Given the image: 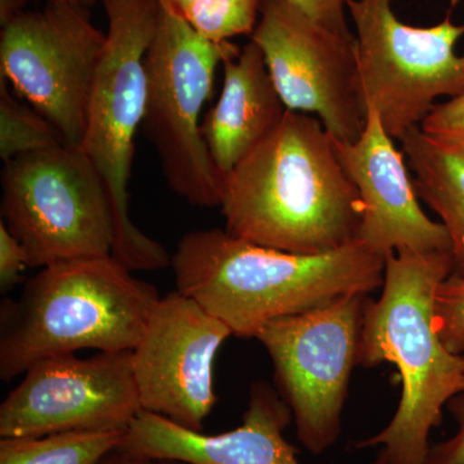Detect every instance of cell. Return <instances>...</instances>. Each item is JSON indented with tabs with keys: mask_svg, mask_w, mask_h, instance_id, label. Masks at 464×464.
I'll return each mask as SVG.
<instances>
[{
	"mask_svg": "<svg viewBox=\"0 0 464 464\" xmlns=\"http://www.w3.org/2000/svg\"><path fill=\"white\" fill-rule=\"evenodd\" d=\"M219 207L232 237L297 255L353 243L362 215L334 139L316 116L292 110L226 174Z\"/></svg>",
	"mask_w": 464,
	"mask_h": 464,
	"instance_id": "cell-1",
	"label": "cell"
},
{
	"mask_svg": "<svg viewBox=\"0 0 464 464\" xmlns=\"http://www.w3.org/2000/svg\"><path fill=\"white\" fill-rule=\"evenodd\" d=\"M179 292L225 324L256 338L268 323L383 284L384 259L353 241L322 255L266 248L221 228L188 232L172 256Z\"/></svg>",
	"mask_w": 464,
	"mask_h": 464,
	"instance_id": "cell-2",
	"label": "cell"
},
{
	"mask_svg": "<svg viewBox=\"0 0 464 464\" xmlns=\"http://www.w3.org/2000/svg\"><path fill=\"white\" fill-rule=\"evenodd\" d=\"M453 274L449 252L391 253L377 301L366 299L357 362L398 368L401 398L391 422L356 448H378L387 464H424L442 409L464 390V355L450 353L435 326L436 295Z\"/></svg>",
	"mask_w": 464,
	"mask_h": 464,
	"instance_id": "cell-3",
	"label": "cell"
},
{
	"mask_svg": "<svg viewBox=\"0 0 464 464\" xmlns=\"http://www.w3.org/2000/svg\"><path fill=\"white\" fill-rule=\"evenodd\" d=\"M159 299L112 256L43 267L18 301L3 304L0 377L11 381L41 360L87 348L132 351Z\"/></svg>",
	"mask_w": 464,
	"mask_h": 464,
	"instance_id": "cell-4",
	"label": "cell"
},
{
	"mask_svg": "<svg viewBox=\"0 0 464 464\" xmlns=\"http://www.w3.org/2000/svg\"><path fill=\"white\" fill-rule=\"evenodd\" d=\"M108 17L106 47L92 92L79 149L105 183L111 209L112 257L130 271L170 266L166 248L143 234L130 215L134 137L146 101L145 57L161 14L159 0H99Z\"/></svg>",
	"mask_w": 464,
	"mask_h": 464,
	"instance_id": "cell-5",
	"label": "cell"
},
{
	"mask_svg": "<svg viewBox=\"0 0 464 464\" xmlns=\"http://www.w3.org/2000/svg\"><path fill=\"white\" fill-rule=\"evenodd\" d=\"M240 50L230 41H208L161 8L146 53L143 133L160 159L168 186L194 207L221 204L224 174L201 134V110L212 94L217 67Z\"/></svg>",
	"mask_w": 464,
	"mask_h": 464,
	"instance_id": "cell-6",
	"label": "cell"
},
{
	"mask_svg": "<svg viewBox=\"0 0 464 464\" xmlns=\"http://www.w3.org/2000/svg\"><path fill=\"white\" fill-rule=\"evenodd\" d=\"M2 222L23 244L32 267L112 256L108 191L76 146L60 145L5 161Z\"/></svg>",
	"mask_w": 464,
	"mask_h": 464,
	"instance_id": "cell-7",
	"label": "cell"
},
{
	"mask_svg": "<svg viewBox=\"0 0 464 464\" xmlns=\"http://www.w3.org/2000/svg\"><path fill=\"white\" fill-rule=\"evenodd\" d=\"M356 30L360 90L365 111L377 110L393 140L420 127L441 97L464 94V52L457 43L464 24L449 9L441 23L411 26L393 12L391 0H347Z\"/></svg>",
	"mask_w": 464,
	"mask_h": 464,
	"instance_id": "cell-8",
	"label": "cell"
},
{
	"mask_svg": "<svg viewBox=\"0 0 464 464\" xmlns=\"http://www.w3.org/2000/svg\"><path fill=\"white\" fill-rule=\"evenodd\" d=\"M366 299L346 295L280 317L256 337L273 362L277 392L292 411L299 442L314 456L340 439Z\"/></svg>",
	"mask_w": 464,
	"mask_h": 464,
	"instance_id": "cell-9",
	"label": "cell"
},
{
	"mask_svg": "<svg viewBox=\"0 0 464 464\" xmlns=\"http://www.w3.org/2000/svg\"><path fill=\"white\" fill-rule=\"evenodd\" d=\"M84 3L45 0L24 11L0 34L2 78L79 148L87 128L92 92L106 34L91 21Z\"/></svg>",
	"mask_w": 464,
	"mask_h": 464,
	"instance_id": "cell-10",
	"label": "cell"
},
{
	"mask_svg": "<svg viewBox=\"0 0 464 464\" xmlns=\"http://www.w3.org/2000/svg\"><path fill=\"white\" fill-rule=\"evenodd\" d=\"M284 105L315 115L333 139L353 142L364 130L355 35L316 23L290 0H259L250 35Z\"/></svg>",
	"mask_w": 464,
	"mask_h": 464,
	"instance_id": "cell-11",
	"label": "cell"
},
{
	"mask_svg": "<svg viewBox=\"0 0 464 464\" xmlns=\"http://www.w3.org/2000/svg\"><path fill=\"white\" fill-rule=\"evenodd\" d=\"M141 411L132 351L48 357L0 405V439L125 432Z\"/></svg>",
	"mask_w": 464,
	"mask_h": 464,
	"instance_id": "cell-12",
	"label": "cell"
},
{
	"mask_svg": "<svg viewBox=\"0 0 464 464\" xmlns=\"http://www.w3.org/2000/svg\"><path fill=\"white\" fill-rule=\"evenodd\" d=\"M232 333L179 290L155 304L132 350L142 411L203 432L217 402L215 360Z\"/></svg>",
	"mask_w": 464,
	"mask_h": 464,
	"instance_id": "cell-13",
	"label": "cell"
},
{
	"mask_svg": "<svg viewBox=\"0 0 464 464\" xmlns=\"http://www.w3.org/2000/svg\"><path fill=\"white\" fill-rule=\"evenodd\" d=\"M393 141L373 108L366 110L356 141L334 139L342 166L362 198L357 243L383 259L401 250L450 253L447 230L424 212L404 152Z\"/></svg>",
	"mask_w": 464,
	"mask_h": 464,
	"instance_id": "cell-14",
	"label": "cell"
},
{
	"mask_svg": "<svg viewBox=\"0 0 464 464\" xmlns=\"http://www.w3.org/2000/svg\"><path fill=\"white\" fill-rule=\"evenodd\" d=\"M292 420V411L277 390L256 382L237 429L207 435L141 411L118 448L137 456L188 464H302L295 448L284 438ZM372 464H387L386 458L380 451Z\"/></svg>",
	"mask_w": 464,
	"mask_h": 464,
	"instance_id": "cell-15",
	"label": "cell"
},
{
	"mask_svg": "<svg viewBox=\"0 0 464 464\" xmlns=\"http://www.w3.org/2000/svg\"><path fill=\"white\" fill-rule=\"evenodd\" d=\"M222 65L224 87L201 121V134L225 177L279 127L288 109L256 43H246Z\"/></svg>",
	"mask_w": 464,
	"mask_h": 464,
	"instance_id": "cell-16",
	"label": "cell"
},
{
	"mask_svg": "<svg viewBox=\"0 0 464 464\" xmlns=\"http://www.w3.org/2000/svg\"><path fill=\"white\" fill-rule=\"evenodd\" d=\"M399 141L418 198L448 232L453 275L464 279V148L436 141L420 127Z\"/></svg>",
	"mask_w": 464,
	"mask_h": 464,
	"instance_id": "cell-17",
	"label": "cell"
},
{
	"mask_svg": "<svg viewBox=\"0 0 464 464\" xmlns=\"http://www.w3.org/2000/svg\"><path fill=\"white\" fill-rule=\"evenodd\" d=\"M124 432H65L0 439V464H97L115 450Z\"/></svg>",
	"mask_w": 464,
	"mask_h": 464,
	"instance_id": "cell-18",
	"label": "cell"
},
{
	"mask_svg": "<svg viewBox=\"0 0 464 464\" xmlns=\"http://www.w3.org/2000/svg\"><path fill=\"white\" fill-rule=\"evenodd\" d=\"M161 8L182 18L199 35L215 43L252 35L259 0H159Z\"/></svg>",
	"mask_w": 464,
	"mask_h": 464,
	"instance_id": "cell-19",
	"label": "cell"
},
{
	"mask_svg": "<svg viewBox=\"0 0 464 464\" xmlns=\"http://www.w3.org/2000/svg\"><path fill=\"white\" fill-rule=\"evenodd\" d=\"M66 145L63 134L30 103L23 102L0 78V158L11 159Z\"/></svg>",
	"mask_w": 464,
	"mask_h": 464,
	"instance_id": "cell-20",
	"label": "cell"
},
{
	"mask_svg": "<svg viewBox=\"0 0 464 464\" xmlns=\"http://www.w3.org/2000/svg\"><path fill=\"white\" fill-rule=\"evenodd\" d=\"M435 326L450 353L464 355V279L451 274L442 282L435 301Z\"/></svg>",
	"mask_w": 464,
	"mask_h": 464,
	"instance_id": "cell-21",
	"label": "cell"
},
{
	"mask_svg": "<svg viewBox=\"0 0 464 464\" xmlns=\"http://www.w3.org/2000/svg\"><path fill=\"white\" fill-rule=\"evenodd\" d=\"M420 128L436 141L464 148V94L439 102Z\"/></svg>",
	"mask_w": 464,
	"mask_h": 464,
	"instance_id": "cell-22",
	"label": "cell"
},
{
	"mask_svg": "<svg viewBox=\"0 0 464 464\" xmlns=\"http://www.w3.org/2000/svg\"><path fill=\"white\" fill-rule=\"evenodd\" d=\"M32 266L29 255L8 230L7 226L0 222V289L3 293L11 290L23 277L24 270Z\"/></svg>",
	"mask_w": 464,
	"mask_h": 464,
	"instance_id": "cell-23",
	"label": "cell"
},
{
	"mask_svg": "<svg viewBox=\"0 0 464 464\" xmlns=\"http://www.w3.org/2000/svg\"><path fill=\"white\" fill-rule=\"evenodd\" d=\"M447 408L456 420L457 432L430 449L424 464H464V390L449 401Z\"/></svg>",
	"mask_w": 464,
	"mask_h": 464,
	"instance_id": "cell-24",
	"label": "cell"
},
{
	"mask_svg": "<svg viewBox=\"0 0 464 464\" xmlns=\"http://www.w3.org/2000/svg\"><path fill=\"white\" fill-rule=\"evenodd\" d=\"M316 23L343 34L353 35L347 25V0H290Z\"/></svg>",
	"mask_w": 464,
	"mask_h": 464,
	"instance_id": "cell-25",
	"label": "cell"
},
{
	"mask_svg": "<svg viewBox=\"0 0 464 464\" xmlns=\"http://www.w3.org/2000/svg\"><path fill=\"white\" fill-rule=\"evenodd\" d=\"M97 464H188L173 459H159V458H150L145 456H137V454L128 453L116 448L110 451L108 456L102 458Z\"/></svg>",
	"mask_w": 464,
	"mask_h": 464,
	"instance_id": "cell-26",
	"label": "cell"
},
{
	"mask_svg": "<svg viewBox=\"0 0 464 464\" xmlns=\"http://www.w3.org/2000/svg\"><path fill=\"white\" fill-rule=\"evenodd\" d=\"M30 0H0V24L7 25L18 14L26 11L25 7Z\"/></svg>",
	"mask_w": 464,
	"mask_h": 464,
	"instance_id": "cell-27",
	"label": "cell"
},
{
	"mask_svg": "<svg viewBox=\"0 0 464 464\" xmlns=\"http://www.w3.org/2000/svg\"><path fill=\"white\" fill-rule=\"evenodd\" d=\"M99 2V0H84V5H88V3Z\"/></svg>",
	"mask_w": 464,
	"mask_h": 464,
	"instance_id": "cell-28",
	"label": "cell"
},
{
	"mask_svg": "<svg viewBox=\"0 0 464 464\" xmlns=\"http://www.w3.org/2000/svg\"><path fill=\"white\" fill-rule=\"evenodd\" d=\"M75 2L84 3V0H75Z\"/></svg>",
	"mask_w": 464,
	"mask_h": 464,
	"instance_id": "cell-29",
	"label": "cell"
},
{
	"mask_svg": "<svg viewBox=\"0 0 464 464\" xmlns=\"http://www.w3.org/2000/svg\"><path fill=\"white\" fill-rule=\"evenodd\" d=\"M462 2H464V0H462Z\"/></svg>",
	"mask_w": 464,
	"mask_h": 464,
	"instance_id": "cell-30",
	"label": "cell"
}]
</instances>
